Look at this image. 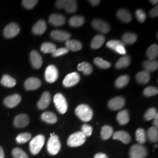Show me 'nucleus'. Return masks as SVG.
<instances>
[{"instance_id": "1", "label": "nucleus", "mask_w": 158, "mask_h": 158, "mask_svg": "<svg viewBox=\"0 0 158 158\" xmlns=\"http://www.w3.org/2000/svg\"><path fill=\"white\" fill-rule=\"evenodd\" d=\"M76 114L81 121L84 122L90 121L93 117V111L89 106L80 104L75 110Z\"/></svg>"}, {"instance_id": "2", "label": "nucleus", "mask_w": 158, "mask_h": 158, "mask_svg": "<svg viewBox=\"0 0 158 158\" xmlns=\"http://www.w3.org/2000/svg\"><path fill=\"white\" fill-rule=\"evenodd\" d=\"M56 6L59 10L64 8L68 13H74L77 10V1L74 0H58Z\"/></svg>"}, {"instance_id": "3", "label": "nucleus", "mask_w": 158, "mask_h": 158, "mask_svg": "<svg viewBox=\"0 0 158 158\" xmlns=\"http://www.w3.org/2000/svg\"><path fill=\"white\" fill-rule=\"evenodd\" d=\"M86 141V136L81 132H75L69 137L68 139V145L69 147H80L85 143Z\"/></svg>"}, {"instance_id": "4", "label": "nucleus", "mask_w": 158, "mask_h": 158, "mask_svg": "<svg viewBox=\"0 0 158 158\" xmlns=\"http://www.w3.org/2000/svg\"><path fill=\"white\" fill-rule=\"evenodd\" d=\"M45 141V136L42 135H38L34 137L30 142V151L34 155L40 153Z\"/></svg>"}, {"instance_id": "5", "label": "nucleus", "mask_w": 158, "mask_h": 158, "mask_svg": "<svg viewBox=\"0 0 158 158\" xmlns=\"http://www.w3.org/2000/svg\"><path fill=\"white\" fill-rule=\"evenodd\" d=\"M47 149L49 153L52 155H55L59 153L61 149V143L57 136L51 134V138L48 142Z\"/></svg>"}, {"instance_id": "6", "label": "nucleus", "mask_w": 158, "mask_h": 158, "mask_svg": "<svg viewBox=\"0 0 158 158\" xmlns=\"http://www.w3.org/2000/svg\"><path fill=\"white\" fill-rule=\"evenodd\" d=\"M54 103L57 111L62 114H65L68 110V103L65 97L60 93H57L55 97L53 100Z\"/></svg>"}, {"instance_id": "7", "label": "nucleus", "mask_w": 158, "mask_h": 158, "mask_svg": "<svg viewBox=\"0 0 158 158\" xmlns=\"http://www.w3.org/2000/svg\"><path fill=\"white\" fill-rule=\"evenodd\" d=\"M148 155L147 148L142 145H134L130 149V158H145Z\"/></svg>"}, {"instance_id": "8", "label": "nucleus", "mask_w": 158, "mask_h": 158, "mask_svg": "<svg viewBox=\"0 0 158 158\" xmlns=\"http://www.w3.org/2000/svg\"><path fill=\"white\" fill-rule=\"evenodd\" d=\"M106 46L108 48L112 49L120 55H125L127 53L125 48L124 44L122 41L118 40H110L107 43Z\"/></svg>"}, {"instance_id": "9", "label": "nucleus", "mask_w": 158, "mask_h": 158, "mask_svg": "<svg viewBox=\"0 0 158 158\" xmlns=\"http://www.w3.org/2000/svg\"><path fill=\"white\" fill-rule=\"evenodd\" d=\"M59 77L58 70L54 65H49L46 68L45 74L46 81L48 83H53L56 81Z\"/></svg>"}, {"instance_id": "10", "label": "nucleus", "mask_w": 158, "mask_h": 158, "mask_svg": "<svg viewBox=\"0 0 158 158\" xmlns=\"http://www.w3.org/2000/svg\"><path fill=\"white\" fill-rule=\"evenodd\" d=\"M80 80V75L76 72L68 74L63 81V85L66 87H71L77 85Z\"/></svg>"}, {"instance_id": "11", "label": "nucleus", "mask_w": 158, "mask_h": 158, "mask_svg": "<svg viewBox=\"0 0 158 158\" xmlns=\"http://www.w3.org/2000/svg\"><path fill=\"white\" fill-rule=\"evenodd\" d=\"M20 28L17 23H10L4 30V35L7 38H11L16 36L19 33Z\"/></svg>"}, {"instance_id": "12", "label": "nucleus", "mask_w": 158, "mask_h": 158, "mask_svg": "<svg viewBox=\"0 0 158 158\" xmlns=\"http://www.w3.org/2000/svg\"><path fill=\"white\" fill-rule=\"evenodd\" d=\"M91 25L95 29L104 34L108 33L110 31V25L106 21L100 19H94L92 21Z\"/></svg>"}, {"instance_id": "13", "label": "nucleus", "mask_w": 158, "mask_h": 158, "mask_svg": "<svg viewBox=\"0 0 158 158\" xmlns=\"http://www.w3.org/2000/svg\"><path fill=\"white\" fill-rule=\"evenodd\" d=\"M125 104V100L123 97H116L112 98L111 100L108 102V107L110 108L112 110H119L121 108L124 107Z\"/></svg>"}, {"instance_id": "14", "label": "nucleus", "mask_w": 158, "mask_h": 158, "mask_svg": "<svg viewBox=\"0 0 158 158\" xmlns=\"http://www.w3.org/2000/svg\"><path fill=\"white\" fill-rule=\"evenodd\" d=\"M51 37L53 40L58 41H67L70 40L71 35L68 32L61 31V30H54L51 34Z\"/></svg>"}, {"instance_id": "15", "label": "nucleus", "mask_w": 158, "mask_h": 158, "mask_svg": "<svg viewBox=\"0 0 158 158\" xmlns=\"http://www.w3.org/2000/svg\"><path fill=\"white\" fill-rule=\"evenodd\" d=\"M29 123V118L27 114H19L14 119V124L17 128H23Z\"/></svg>"}, {"instance_id": "16", "label": "nucleus", "mask_w": 158, "mask_h": 158, "mask_svg": "<svg viewBox=\"0 0 158 158\" xmlns=\"http://www.w3.org/2000/svg\"><path fill=\"white\" fill-rule=\"evenodd\" d=\"M42 85L40 79L36 77H30L25 82V87L27 90H34L39 89Z\"/></svg>"}, {"instance_id": "17", "label": "nucleus", "mask_w": 158, "mask_h": 158, "mask_svg": "<svg viewBox=\"0 0 158 158\" xmlns=\"http://www.w3.org/2000/svg\"><path fill=\"white\" fill-rule=\"evenodd\" d=\"M30 59L32 65L34 68L38 69L42 66L43 63L42 58L38 51L34 50L31 52Z\"/></svg>"}, {"instance_id": "18", "label": "nucleus", "mask_w": 158, "mask_h": 158, "mask_svg": "<svg viewBox=\"0 0 158 158\" xmlns=\"http://www.w3.org/2000/svg\"><path fill=\"white\" fill-rule=\"evenodd\" d=\"M21 101V97L18 94H15L6 97L4 102L6 107L13 108L18 106Z\"/></svg>"}, {"instance_id": "19", "label": "nucleus", "mask_w": 158, "mask_h": 158, "mask_svg": "<svg viewBox=\"0 0 158 158\" xmlns=\"http://www.w3.org/2000/svg\"><path fill=\"white\" fill-rule=\"evenodd\" d=\"M113 139L120 141L125 144L129 143L131 140L130 134L123 131H119L114 133L113 134Z\"/></svg>"}, {"instance_id": "20", "label": "nucleus", "mask_w": 158, "mask_h": 158, "mask_svg": "<svg viewBox=\"0 0 158 158\" xmlns=\"http://www.w3.org/2000/svg\"><path fill=\"white\" fill-rule=\"evenodd\" d=\"M49 23L55 27L62 26L66 23V18L59 14H53L49 17Z\"/></svg>"}, {"instance_id": "21", "label": "nucleus", "mask_w": 158, "mask_h": 158, "mask_svg": "<svg viewBox=\"0 0 158 158\" xmlns=\"http://www.w3.org/2000/svg\"><path fill=\"white\" fill-rule=\"evenodd\" d=\"M51 102V94L48 91L44 92L38 102V107L40 110H44L48 107Z\"/></svg>"}, {"instance_id": "22", "label": "nucleus", "mask_w": 158, "mask_h": 158, "mask_svg": "<svg viewBox=\"0 0 158 158\" xmlns=\"http://www.w3.org/2000/svg\"><path fill=\"white\" fill-rule=\"evenodd\" d=\"M117 17L119 20L124 23H130L132 19L131 12L125 8H121L117 12Z\"/></svg>"}, {"instance_id": "23", "label": "nucleus", "mask_w": 158, "mask_h": 158, "mask_svg": "<svg viewBox=\"0 0 158 158\" xmlns=\"http://www.w3.org/2000/svg\"><path fill=\"white\" fill-rule=\"evenodd\" d=\"M65 45L66 48H67L69 51H72L73 52L80 51L82 49L81 43L77 40H68L66 41Z\"/></svg>"}, {"instance_id": "24", "label": "nucleus", "mask_w": 158, "mask_h": 158, "mask_svg": "<svg viewBox=\"0 0 158 158\" xmlns=\"http://www.w3.org/2000/svg\"><path fill=\"white\" fill-rule=\"evenodd\" d=\"M47 29V25L45 21L40 20L35 24L32 28V32L34 34L40 35L45 32Z\"/></svg>"}, {"instance_id": "25", "label": "nucleus", "mask_w": 158, "mask_h": 158, "mask_svg": "<svg viewBox=\"0 0 158 158\" xmlns=\"http://www.w3.org/2000/svg\"><path fill=\"white\" fill-rule=\"evenodd\" d=\"M135 79L138 83L145 85L151 79V74L149 72L145 70L137 74L136 75Z\"/></svg>"}, {"instance_id": "26", "label": "nucleus", "mask_w": 158, "mask_h": 158, "mask_svg": "<svg viewBox=\"0 0 158 158\" xmlns=\"http://www.w3.org/2000/svg\"><path fill=\"white\" fill-rule=\"evenodd\" d=\"M41 118L44 121L51 124H55L57 121L56 115L54 113L50 111H46L43 113L41 115Z\"/></svg>"}, {"instance_id": "27", "label": "nucleus", "mask_w": 158, "mask_h": 158, "mask_svg": "<svg viewBox=\"0 0 158 158\" xmlns=\"http://www.w3.org/2000/svg\"><path fill=\"white\" fill-rule=\"evenodd\" d=\"M105 42V37L102 35H97L92 40L91 48L93 49H99Z\"/></svg>"}, {"instance_id": "28", "label": "nucleus", "mask_w": 158, "mask_h": 158, "mask_svg": "<svg viewBox=\"0 0 158 158\" xmlns=\"http://www.w3.org/2000/svg\"><path fill=\"white\" fill-rule=\"evenodd\" d=\"M117 119L119 124L122 125L127 124L130 121V115L128 111L124 110L120 111L117 114Z\"/></svg>"}, {"instance_id": "29", "label": "nucleus", "mask_w": 158, "mask_h": 158, "mask_svg": "<svg viewBox=\"0 0 158 158\" xmlns=\"http://www.w3.org/2000/svg\"><path fill=\"white\" fill-rule=\"evenodd\" d=\"M138 36L135 34L131 32H127L123 35L122 40L125 45H132L137 40Z\"/></svg>"}, {"instance_id": "30", "label": "nucleus", "mask_w": 158, "mask_h": 158, "mask_svg": "<svg viewBox=\"0 0 158 158\" xmlns=\"http://www.w3.org/2000/svg\"><path fill=\"white\" fill-rule=\"evenodd\" d=\"M143 67L149 73L151 72L155 71L158 69V62L156 60H146L142 64Z\"/></svg>"}, {"instance_id": "31", "label": "nucleus", "mask_w": 158, "mask_h": 158, "mask_svg": "<svg viewBox=\"0 0 158 158\" xmlns=\"http://www.w3.org/2000/svg\"><path fill=\"white\" fill-rule=\"evenodd\" d=\"M69 23V25L72 27H80L84 24L85 18L82 16H73L70 18Z\"/></svg>"}, {"instance_id": "32", "label": "nucleus", "mask_w": 158, "mask_h": 158, "mask_svg": "<svg viewBox=\"0 0 158 158\" xmlns=\"http://www.w3.org/2000/svg\"><path fill=\"white\" fill-rule=\"evenodd\" d=\"M158 56V46L153 44L148 48L147 51V56L149 60H155Z\"/></svg>"}, {"instance_id": "33", "label": "nucleus", "mask_w": 158, "mask_h": 158, "mask_svg": "<svg viewBox=\"0 0 158 158\" xmlns=\"http://www.w3.org/2000/svg\"><path fill=\"white\" fill-rule=\"evenodd\" d=\"M136 140L139 145H142L147 141V134L146 131L142 128H138L136 131Z\"/></svg>"}, {"instance_id": "34", "label": "nucleus", "mask_w": 158, "mask_h": 158, "mask_svg": "<svg viewBox=\"0 0 158 158\" xmlns=\"http://www.w3.org/2000/svg\"><path fill=\"white\" fill-rule=\"evenodd\" d=\"M130 77L127 75H123L121 76H119L118 78L116 80L115 85L117 88L121 89L128 85Z\"/></svg>"}, {"instance_id": "35", "label": "nucleus", "mask_w": 158, "mask_h": 158, "mask_svg": "<svg viewBox=\"0 0 158 158\" xmlns=\"http://www.w3.org/2000/svg\"><path fill=\"white\" fill-rule=\"evenodd\" d=\"M79 71L83 72L85 75H89L93 72V67L90 63L87 62H82L79 63L77 66Z\"/></svg>"}, {"instance_id": "36", "label": "nucleus", "mask_w": 158, "mask_h": 158, "mask_svg": "<svg viewBox=\"0 0 158 158\" xmlns=\"http://www.w3.org/2000/svg\"><path fill=\"white\" fill-rule=\"evenodd\" d=\"M1 83L7 87H12L16 85V80L11 76L5 74L1 80Z\"/></svg>"}, {"instance_id": "37", "label": "nucleus", "mask_w": 158, "mask_h": 158, "mask_svg": "<svg viewBox=\"0 0 158 158\" xmlns=\"http://www.w3.org/2000/svg\"><path fill=\"white\" fill-rule=\"evenodd\" d=\"M40 50L44 53H53L56 50V46L51 42H45L41 46Z\"/></svg>"}, {"instance_id": "38", "label": "nucleus", "mask_w": 158, "mask_h": 158, "mask_svg": "<svg viewBox=\"0 0 158 158\" xmlns=\"http://www.w3.org/2000/svg\"><path fill=\"white\" fill-rule=\"evenodd\" d=\"M131 62L130 57L124 56L121 57L115 64V67L117 69H123L127 68L130 65Z\"/></svg>"}, {"instance_id": "39", "label": "nucleus", "mask_w": 158, "mask_h": 158, "mask_svg": "<svg viewBox=\"0 0 158 158\" xmlns=\"http://www.w3.org/2000/svg\"><path fill=\"white\" fill-rule=\"evenodd\" d=\"M113 134V128L109 125H104L102 127L101 132V136L102 139L107 140Z\"/></svg>"}, {"instance_id": "40", "label": "nucleus", "mask_w": 158, "mask_h": 158, "mask_svg": "<svg viewBox=\"0 0 158 158\" xmlns=\"http://www.w3.org/2000/svg\"><path fill=\"white\" fill-rule=\"evenodd\" d=\"M147 136L148 137L150 141L156 142L158 141V128L155 127H151L148 131Z\"/></svg>"}, {"instance_id": "41", "label": "nucleus", "mask_w": 158, "mask_h": 158, "mask_svg": "<svg viewBox=\"0 0 158 158\" xmlns=\"http://www.w3.org/2000/svg\"><path fill=\"white\" fill-rule=\"evenodd\" d=\"M94 63L98 68L101 69H108L111 67V63L100 57H96L94 60Z\"/></svg>"}, {"instance_id": "42", "label": "nucleus", "mask_w": 158, "mask_h": 158, "mask_svg": "<svg viewBox=\"0 0 158 158\" xmlns=\"http://www.w3.org/2000/svg\"><path fill=\"white\" fill-rule=\"evenodd\" d=\"M31 138V134L28 132L21 133L17 136L16 141L18 143H25Z\"/></svg>"}, {"instance_id": "43", "label": "nucleus", "mask_w": 158, "mask_h": 158, "mask_svg": "<svg viewBox=\"0 0 158 158\" xmlns=\"http://www.w3.org/2000/svg\"><path fill=\"white\" fill-rule=\"evenodd\" d=\"M143 93L146 97H152L155 96L158 93V88L153 86L147 87L144 89Z\"/></svg>"}, {"instance_id": "44", "label": "nucleus", "mask_w": 158, "mask_h": 158, "mask_svg": "<svg viewBox=\"0 0 158 158\" xmlns=\"http://www.w3.org/2000/svg\"><path fill=\"white\" fill-rule=\"evenodd\" d=\"M12 155L15 158H28L27 153L18 148H15L13 149Z\"/></svg>"}, {"instance_id": "45", "label": "nucleus", "mask_w": 158, "mask_h": 158, "mask_svg": "<svg viewBox=\"0 0 158 158\" xmlns=\"http://www.w3.org/2000/svg\"><path fill=\"white\" fill-rule=\"evenodd\" d=\"M157 111L155 108H151L149 110H148L147 112L144 115V118L147 121H150L151 119H154L157 115Z\"/></svg>"}, {"instance_id": "46", "label": "nucleus", "mask_w": 158, "mask_h": 158, "mask_svg": "<svg viewBox=\"0 0 158 158\" xmlns=\"http://www.w3.org/2000/svg\"><path fill=\"white\" fill-rule=\"evenodd\" d=\"M135 16L138 21L141 23H144L147 18L145 12L141 9H138L136 11Z\"/></svg>"}, {"instance_id": "47", "label": "nucleus", "mask_w": 158, "mask_h": 158, "mask_svg": "<svg viewBox=\"0 0 158 158\" xmlns=\"http://www.w3.org/2000/svg\"><path fill=\"white\" fill-rule=\"evenodd\" d=\"M38 2V1L36 0H24L23 1V5L25 8L31 10L34 8Z\"/></svg>"}, {"instance_id": "48", "label": "nucleus", "mask_w": 158, "mask_h": 158, "mask_svg": "<svg viewBox=\"0 0 158 158\" xmlns=\"http://www.w3.org/2000/svg\"><path fill=\"white\" fill-rule=\"evenodd\" d=\"M81 132L85 134V136H90L93 132V128L89 125L84 124L81 127Z\"/></svg>"}, {"instance_id": "49", "label": "nucleus", "mask_w": 158, "mask_h": 158, "mask_svg": "<svg viewBox=\"0 0 158 158\" xmlns=\"http://www.w3.org/2000/svg\"><path fill=\"white\" fill-rule=\"evenodd\" d=\"M68 52H69V50L67 48H60L59 49H56V50L52 53V56L53 57L60 56L64 54H66Z\"/></svg>"}, {"instance_id": "50", "label": "nucleus", "mask_w": 158, "mask_h": 158, "mask_svg": "<svg viewBox=\"0 0 158 158\" xmlns=\"http://www.w3.org/2000/svg\"><path fill=\"white\" fill-rule=\"evenodd\" d=\"M158 6H156L149 12V16L152 18H155L158 17Z\"/></svg>"}, {"instance_id": "51", "label": "nucleus", "mask_w": 158, "mask_h": 158, "mask_svg": "<svg viewBox=\"0 0 158 158\" xmlns=\"http://www.w3.org/2000/svg\"><path fill=\"white\" fill-rule=\"evenodd\" d=\"M94 158H108L107 157V156L104 154V153H97Z\"/></svg>"}, {"instance_id": "52", "label": "nucleus", "mask_w": 158, "mask_h": 158, "mask_svg": "<svg viewBox=\"0 0 158 158\" xmlns=\"http://www.w3.org/2000/svg\"><path fill=\"white\" fill-rule=\"evenodd\" d=\"M89 2L92 6H96L98 5L101 1L99 0H91V1H89Z\"/></svg>"}, {"instance_id": "53", "label": "nucleus", "mask_w": 158, "mask_h": 158, "mask_svg": "<svg viewBox=\"0 0 158 158\" xmlns=\"http://www.w3.org/2000/svg\"><path fill=\"white\" fill-rule=\"evenodd\" d=\"M153 125L156 128H158V114H157V115H156V117L154 118V121H153Z\"/></svg>"}, {"instance_id": "54", "label": "nucleus", "mask_w": 158, "mask_h": 158, "mask_svg": "<svg viewBox=\"0 0 158 158\" xmlns=\"http://www.w3.org/2000/svg\"><path fill=\"white\" fill-rule=\"evenodd\" d=\"M0 158H5L4 152L3 148L1 147H0Z\"/></svg>"}, {"instance_id": "55", "label": "nucleus", "mask_w": 158, "mask_h": 158, "mask_svg": "<svg viewBox=\"0 0 158 158\" xmlns=\"http://www.w3.org/2000/svg\"><path fill=\"white\" fill-rule=\"evenodd\" d=\"M150 2L152 4H158V1H157V0H151V1H150Z\"/></svg>"}]
</instances>
